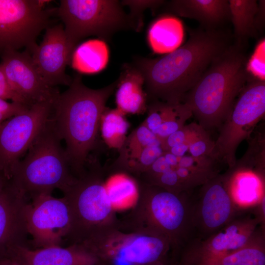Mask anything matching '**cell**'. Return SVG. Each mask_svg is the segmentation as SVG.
<instances>
[{"label": "cell", "mask_w": 265, "mask_h": 265, "mask_svg": "<svg viewBox=\"0 0 265 265\" xmlns=\"http://www.w3.org/2000/svg\"><path fill=\"white\" fill-rule=\"evenodd\" d=\"M26 208L28 235L36 248L61 246L68 239L73 225L69 203L65 196L56 198L51 194H42L31 198Z\"/></svg>", "instance_id": "obj_12"}, {"label": "cell", "mask_w": 265, "mask_h": 265, "mask_svg": "<svg viewBox=\"0 0 265 265\" xmlns=\"http://www.w3.org/2000/svg\"><path fill=\"white\" fill-rule=\"evenodd\" d=\"M167 10L179 16L194 19L206 29H216L230 19L227 0H173Z\"/></svg>", "instance_id": "obj_20"}, {"label": "cell", "mask_w": 265, "mask_h": 265, "mask_svg": "<svg viewBox=\"0 0 265 265\" xmlns=\"http://www.w3.org/2000/svg\"><path fill=\"white\" fill-rule=\"evenodd\" d=\"M146 111L147 116L142 123L161 141L183 128L192 115L189 106L183 102L151 101Z\"/></svg>", "instance_id": "obj_19"}, {"label": "cell", "mask_w": 265, "mask_h": 265, "mask_svg": "<svg viewBox=\"0 0 265 265\" xmlns=\"http://www.w3.org/2000/svg\"><path fill=\"white\" fill-rule=\"evenodd\" d=\"M159 140L142 123L127 136L123 146L119 150V157L111 171H118L125 164L136 159L145 148Z\"/></svg>", "instance_id": "obj_27"}, {"label": "cell", "mask_w": 265, "mask_h": 265, "mask_svg": "<svg viewBox=\"0 0 265 265\" xmlns=\"http://www.w3.org/2000/svg\"><path fill=\"white\" fill-rule=\"evenodd\" d=\"M144 79L134 65H123L117 80L115 102L117 109L124 114H139L145 112L147 97L143 89Z\"/></svg>", "instance_id": "obj_21"}, {"label": "cell", "mask_w": 265, "mask_h": 265, "mask_svg": "<svg viewBox=\"0 0 265 265\" xmlns=\"http://www.w3.org/2000/svg\"><path fill=\"white\" fill-rule=\"evenodd\" d=\"M261 227L256 214L240 213L218 231L192 242L179 265H187L202 258L232 251L245 245Z\"/></svg>", "instance_id": "obj_16"}, {"label": "cell", "mask_w": 265, "mask_h": 265, "mask_svg": "<svg viewBox=\"0 0 265 265\" xmlns=\"http://www.w3.org/2000/svg\"><path fill=\"white\" fill-rule=\"evenodd\" d=\"M246 70L248 74L256 79L265 80V40L259 42L250 58L247 61Z\"/></svg>", "instance_id": "obj_29"}, {"label": "cell", "mask_w": 265, "mask_h": 265, "mask_svg": "<svg viewBox=\"0 0 265 265\" xmlns=\"http://www.w3.org/2000/svg\"><path fill=\"white\" fill-rule=\"evenodd\" d=\"M0 98L10 100L12 102L22 104L18 96L11 89L3 70L0 65Z\"/></svg>", "instance_id": "obj_32"}, {"label": "cell", "mask_w": 265, "mask_h": 265, "mask_svg": "<svg viewBox=\"0 0 265 265\" xmlns=\"http://www.w3.org/2000/svg\"><path fill=\"white\" fill-rule=\"evenodd\" d=\"M168 265L166 261H161V262H157V263H154V264H151V265Z\"/></svg>", "instance_id": "obj_36"}, {"label": "cell", "mask_w": 265, "mask_h": 265, "mask_svg": "<svg viewBox=\"0 0 265 265\" xmlns=\"http://www.w3.org/2000/svg\"><path fill=\"white\" fill-rule=\"evenodd\" d=\"M26 198L8 180L0 176V260L8 259L18 247L28 246Z\"/></svg>", "instance_id": "obj_17"}, {"label": "cell", "mask_w": 265, "mask_h": 265, "mask_svg": "<svg viewBox=\"0 0 265 265\" xmlns=\"http://www.w3.org/2000/svg\"><path fill=\"white\" fill-rule=\"evenodd\" d=\"M80 243L95 255L100 265H149L166 261L172 248L170 240L163 236L126 230L120 223Z\"/></svg>", "instance_id": "obj_7"}, {"label": "cell", "mask_w": 265, "mask_h": 265, "mask_svg": "<svg viewBox=\"0 0 265 265\" xmlns=\"http://www.w3.org/2000/svg\"><path fill=\"white\" fill-rule=\"evenodd\" d=\"M136 180L138 194L135 204L119 219L120 226L163 236L174 249L187 242L193 233L192 193H177Z\"/></svg>", "instance_id": "obj_4"}, {"label": "cell", "mask_w": 265, "mask_h": 265, "mask_svg": "<svg viewBox=\"0 0 265 265\" xmlns=\"http://www.w3.org/2000/svg\"><path fill=\"white\" fill-rule=\"evenodd\" d=\"M104 172L99 163L89 159L84 174L64 194L73 217L72 231L67 239L69 244L80 243L120 222L106 188Z\"/></svg>", "instance_id": "obj_6"}, {"label": "cell", "mask_w": 265, "mask_h": 265, "mask_svg": "<svg viewBox=\"0 0 265 265\" xmlns=\"http://www.w3.org/2000/svg\"><path fill=\"white\" fill-rule=\"evenodd\" d=\"M163 0H122V5H127L130 9L129 14L136 26V31H140L143 26L142 14L147 8L154 9L161 5Z\"/></svg>", "instance_id": "obj_30"}, {"label": "cell", "mask_w": 265, "mask_h": 265, "mask_svg": "<svg viewBox=\"0 0 265 265\" xmlns=\"http://www.w3.org/2000/svg\"><path fill=\"white\" fill-rule=\"evenodd\" d=\"M129 127L125 114L117 108H106L100 119L99 131L109 148L119 150L122 147Z\"/></svg>", "instance_id": "obj_26"}, {"label": "cell", "mask_w": 265, "mask_h": 265, "mask_svg": "<svg viewBox=\"0 0 265 265\" xmlns=\"http://www.w3.org/2000/svg\"><path fill=\"white\" fill-rule=\"evenodd\" d=\"M0 265H17L11 259H6L0 260Z\"/></svg>", "instance_id": "obj_35"}, {"label": "cell", "mask_w": 265, "mask_h": 265, "mask_svg": "<svg viewBox=\"0 0 265 265\" xmlns=\"http://www.w3.org/2000/svg\"><path fill=\"white\" fill-rule=\"evenodd\" d=\"M105 184L113 205L138 194L137 181L125 173L112 172L109 178L105 180Z\"/></svg>", "instance_id": "obj_28"}, {"label": "cell", "mask_w": 265, "mask_h": 265, "mask_svg": "<svg viewBox=\"0 0 265 265\" xmlns=\"http://www.w3.org/2000/svg\"><path fill=\"white\" fill-rule=\"evenodd\" d=\"M265 232L260 227L244 246L197 259L187 265H265Z\"/></svg>", "instance_id": "obj_22"}, {"label": "cell", "mask_w": 265, "mask_h": 265, "mask_svg": "<svg viewBox=\"0 0 265 265\" xmlns=\"http://www.w3.org/2000/svg\"><path fill=\"white\" fill-rule=\"evenodd\" d=\"M265 113V81L251 78L219 128L214 149L220 161L226 163L229 168L234 165L238 145L250 137Z\"/></svg>", "instance_id": "obj_9"}, {"label": "cell", "mask_w": 265, "mask_h": 265, "mask_svg": "<svg viewBox=\"0 0 265 265\" xmlns=\"http://www.w3.org/2000/svg\"><path fill=\"white\" fill-rule=\"evenodd\" d=\"M258 8L255 16V24L256 30L262 28L265 23V1L259 0Z\"/></svg>", "instance_id": "obj_33"}, {"label": "cell", "mask_w": 265, "mask_h": 265, "mask_svg": "<svg viewBox=\"0 0 265 265\" xmlns=\"http://www.w3.org/2000/svg\"><path fill=\"white\" fill-rule=\"evenodd\" d=\"M257 211L255 214L258 217L261 227L265 229V192L263 193L257 203Z\"/></svg>", "instance_id": "obj_34"}, {"label": "cell", "mask_w": 265, "mask_h": 265, "mask_svg": "<svg viewBox=\"0 0 265 265\" xmlns=\"http://www.w3.org/2000/svg\"><path fill=\"white\" fill-rule=\"evenodd\" d=\"M116 85L117 80L102 88L91 89L77 74L53 103L52 118L57 132L65 141L69 165L77 178L85 172L89 154L96 143L102 115Z\"/></svg>", "instance_id": "obj_2"}, {"label": "cell", "mask_w": 265, "mask_h": 265, "mask_svg": "<svg viewBox=\"0 0 265 265\" xmlns=\"http://www.w3.org/2000/svg\"><path fill=\"white\" fill-rule=\"evenodd\" d=\"M0 56V65L8 82L22 104L30 107L39 102H54L60 93L44 80L29 51L7 50Z\"/></svg>", "instance_id": "obj_14"}, {"label": "cell", "mask_w": 265, "mask_h": 265, "mask_svg": "<svg viewBox=\"0 0 265 265\" xmlns=\"http://www.w3.org/2000/svg\"><path fill=\"white\" fill-rule=\"evenodd\" d=\"M108 59L109 50L105 42L92 40L76 48L71 64L80 72L96 73L106 67Z\"/></svg>", "instance_id": "obj_24"}, {"label": "cell", "mask_w": 265, "mask_h": 265, "mask_svg": "<svg viewBox=\"0 0 265 265\" xmlns=\"http://www.w3.org/2000/svg\"><path fill=\"white\" fill-rule=\"evenodd\" d=\"M193 197L192 225L198 239H204L218 231L240 212L233 197L225 173L218 174L200 186Z\"/></svg>", "instance_id": "obj_13"}, {"label": "cell", "mask_w": 265, "mask_h": 265, "mask_svg": "<svg viewBox=\"0 0 265 265\" xmlns=\"http://www.w3.org/2000/svg\"><path fill=\"white\" fill-rule=\"evenodd\" d=\"M45 1L0 0V55L25 47L30 53L41 31L48 27L56 8H45Z\"/></svg>", "instance_id": "obj_10"}, {"label": "cell", "mask_w": 265, "mask_h": 265, "mask_svg": "<svg viewBox=\"0 0 265 265\" xmlns=\"http://www.w3.org/2000/svg\"><path fill=\"white\" fill-rule=\"evenodd\" d=\"M61 140L51 116L8 180L26 198L52 194L55 189L65 194L78 180L71 170Z\"/></svg>", "instance_id": "obj_5"}, {"label": "cell", "mask_w": 265, "mask_h": 265, "mask_svg": "<svg viewBox=\"0 0 265 265\" xmlns=\"http://www.w3.org/2000/svg\"><path fill=\"white\" fill-rule=\"evenodd\" d=\"M247 61L241 45H231L185 95L183 102L207 131L219 128L251 77L246 70Z\"/></svg>", "instance_id": "obj_3"}, {"label": "cell", "mask_w": 265, "mask_h": 265, "mask_svg": "<svg viewBox=\"0 0 265 265\" xmlns=\"http://www.w3.org/2000/svg\"><path fill=\"white\" fill-rule=\"evenodd\" d=\"M29 107L16 102H8L0 98V126L9 118L22 113Z\"/></svg>", "instance_id": "obj_31"}, {"label": "cell", "mask_w": 265, "mask_h": 265, "mask_svg": "<svg viewBox=\"0 0 265 265\" xmlns=\"http://www.w3.org/2000/svg\"><path fill=\"white\" fill-rule=\"evenodd\" d=\"M75 48L68 41L63 24L49 26L43 40L31 50V57L38 72L47 84L69 86L72 78L66 74L71 65Z\"/></svg>", "instance_id": "obj_15"}, {"label": "cell", "mask_w": 265, "mask_h": 265, "mask_svg": "<svg viewBox=\"0 0 265 265\" xmlns=\"http://www.w3.org/2000/svg\"><path fill=\"white\" fill-rule=\"evenodd\" d=\"M219 29L193 30L187 42L156 58L136 57L134 65L144 79L147 100L183 102L213 60L230 46Z\"/></svg>", "instance_id": "obj_1"}, {"label": "cell", "mask_w": 265, "mask_h": 265, "mask_svg": "<svg viewBox=\"0 0 265 265\" xmlns=\"http://www.w3.org/2000/svg\"><path fill=\"white\" fill-rule=\"evenodd\" d=\"M1 175V174H0V176Z\"/></svg>", "instance_id": "obj_37"}, {"label": "cell", "mask_w": 265, "mask_h": 265, "mask_svg": "<svg viewBox=\"0 0 265 265\" xmlns=\"http://www.w3.org/2000/svg\"><path fill=\"white\" fill-rule=\"evenodd\" d=\"M228 1L236 44L242 45L245 39L256 34L255 19L258 8V2L255 0H229Z\"/></svg>", "instance_id": "obj_25"}, {"label": "cell", "mask_w": 265, "mask_h": 265, "mask_svg": "<svg viewBox=\"0 0 265 265\" xmlns=\"http://www.w3.org/2000/svg\"><path fill=\"white\" fill-rule=\"evenodd\" d=\"M56 14L67 38L75 49L82 39L94 35L108 40L123 29L136 31L135 24L116 0H61Z\"/></svg>", "instance_id": "obj_8"}, {"label": "cell", "mask_w": 265, "mask_h": 265, "mask_svg": "<svg viewBox=\"0 0 265 265\" xmlns=\"http://www.w3.org/2000/svg\"><path fill=\"white\" fill-rule=\"evenodd\" d=\"M184 37L182 22L176 17L165 16L154 21L147 34L149 46L157 53H168L178 49Z\"/></svg>", "instance_id": "obj_23"}, {"label": "cell", "mask_w": 265, "mask_h": 265, "mask_svg": "<svg viewBox=\"0 0 265 265\" xmlns=\"http://www.w3.org/2000/svg\"><path fill=\"white\" fill-rule=\"evenodd\" d=\"M9 259L17 265H100L95 255L81 243L35 249L20 246Z\"/></svg>", "instance_id": "obj_18"}, {"label": "cell", "mask_w": 265, "mask_h": 265, "mask_svg": "<svg viewBox=\"0 0 265 265\" xmlns=\"http://www.w3.org/2000/svg\"><path fill=\"white\" fill-rule=\"evenodd\" d=\"M53 103H36L0 126V174L6 179L50 120Z\"/></svg>", "instance_id": "obj_11"}]
</instances>
